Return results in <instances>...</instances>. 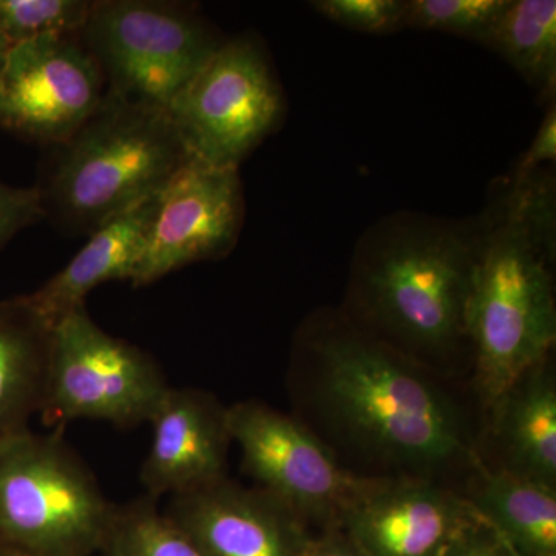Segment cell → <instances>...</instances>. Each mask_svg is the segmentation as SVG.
I'll return each mask as SVG.
<instances>
[{
  "mask_svg": "<svg viewBox=\"0 0 556 556\" xmlns=\"http://www.w3.org/2000/svg\"><path fill=\"white\" fill-rule=\"evenodd\" d=\"M170 386L152 354L115 338L86 306L51 327L42 416L47 426L78 419L121 428L149 422Z\"/></svg>",
  "mask_w": 556,
  "mask_h": 556,
  "instance_id": "8",
  "label": "cell"
},
{
  "mask_svg": "<svg viewBox=\"0 0 556 556\" xmlns=\"http://www.w3.org/2000/svg\"><path fill=\"white\" fill-rule=\"evenodd\" d=\"M89 0H0V35L11 46L47 35H79Z\"/></svg>",
  "mask_w": 556,
  "mask_h": 556,
  "instance_id": "22",
  "label": "cell"
},
{
  "mask_svg": "<svg viewBox=\"0 0 556 556\" xmlns=\"http://www.w3.org/2000/svg\"><path fill=\"white\" fill-rule=\"evenodd\" d=\"M46 218L35 186L14 188L0 181V249L13 240L21 230Z\"/></svg>",
  "mask_w": 556,
  "mask_h": 556,
  "instance_id": "24",
  "label": "cell"
},
{
  "mask_svg": "<svg viewBox=\"0 0 556 556\" xmlns=\"http://www.w3.org/2000/svg\"><path fill=\"white\" fill-rule=\"evenodd\" d=\"M228 427L244 470L303 521L338 527L367 482L343 470L308 428L268 405L249 401L228 407Z\"/></svg>",
  "mask_w": 556,
  "mask_h": 556,
  "instance_id": "9",
  "label": "cell"
},
{
  "mask_svg": "<svg viewBox=\"0 0 556 556\" xmlns=\"http://www.w3.org/2000/svg\"><path fill=\"white\" fill-rule=\"evenodd\" d=\"M407 0H316L313 9L327 20L365 35L405 30Z\"/></svg>",
  "mask_w": 556,
  "mask_h": 556,
  "instance_id": "23",
  "label": "cell"
},
{
  "mask_svg": "<svg viewBox=\"0 0 556 556\" xmlns=\"http://www.w3.org/2000/svg\"><path fill=\"white\" fill-rule=\"evenodd\" d=\"M50 149L35 188L46 218L73 236L156 195L190 161L166 110L108 90L84 126Z\"/></svg>",
  "mask_w": 556,
  "mask_h": 556,
  "instance_id": "4",
  "label": "cell"
},
{
  "mask_svg": "<svg viewBox=\"0 0 556 556\" xmlns=\"http://www.w3.org/2000/svg\"><path fill=\"white\" fill-rule=\"evenodd\" d=\"M0 556H35V555L25 554V552L17 551V548L3 546V544H0Z\"/></svg>",
  "mask_w": 556,
  "mask_h": 556,
  "instance_id": "29",
  "label": "cell"
},
{
  "mask_svg": "<svg viewBox=\"0 0 556 556\" xmlns=\"http://www.w3.org/2000/svg\"><path fill=\"white\" fill-rule=\"evenodd\" d=\"M11 43L9 40L3 38L2 35H0V70H2L3 64H5L7 56H9L10 50H11Z\"/></svg>",
  "mask_w": 556,
  "mask_h": 556,
  "instance_id": "28",
  "label": "cell"
},
{
  "mask_svg": "<svg viewBox=\"0 0 556 556\" xmlns=\"http://www.w3.org/2000/svg\"><path fill=\"white\" fill-rule=\"evenodd\" d=\"M300 343L316 358L321 408L369 455L415 470L456 463L484 470L463 415L419 364L342 314L318 318Z\"/></svg>",
  "mask_w": 556,
  "mask_h": 556,
  "instance_id": "3",
  "label": "cell"
},
{
  "mask_svg": "<svg viewBox=\"0 0 556 556\" xmlns=\"http://www.w3.org/2000/svg\"><path fill=\"white\" fill-rule=\"evenodd\" d=\"M556 160V102L547 105L544 118L541 119L535 137L529 148L519 156L514 170L506 177L510 181H525L530 175L544 169L546 164Z\"/></svg>",
  "mask_w": 556,
  "mask_h": 556,
  "instance_id": "26",
  "label": "cell"
},
{
  "mask_svg": "<svg viewBox=\"0 0 556 556\" xmlns=\"http://www.w3.org/2000/svg\"><path fill=\"white\" fill-rule=\"evenodd\" d=\"M285 112L283 87L254 33L225 38L167 110L190 160L217 169H239Z\"/></svg>",
  "mask_w": 556,
  "mask_h": 556,
  "instance_id": "7",
  "label": "cell"
},
{
  "mask_svg": "<svg viewBox=\"0 0 556 556\" xmlns=\"http://www.w3.org/2000/svg\"><path fill=\"white\" fill-rule=\"evenodd\" d=\"M493 409L503 470L556 489V383L551 357L526 371Z\"/></svg>",
  "mask_w": 556,
  "mask_h": 556,
  "instance_id": "16",
  "label": "cell"
},
{
  "mask_svg": "<svg viewBox=\"0 0 556 556\" xmlns=\"http://www.w3.org/2000/svg\"><path fill=\"white\" fill-rule=\"evenodd\" d=\"M548 556H556V554L555 555H548Z\"/></svg>",
  "mask_w": 556,
  "mask_h": 556,
  "instance_id": "30",
  "label": "cell"
},
{
  "mask_svg": "<svg viewBox=\"0 0 556 556\" xmlns=\"http://www.w3.org/2000/svg\"><path fill=\"white\" fill-rule=\"evenodd\" d=\"M484 47L517 70L541 104L555 102V0H510Z\"/></svg>",
  "mask_w": 556,
  "mask_h": 556,
  "instance_id": "19",
  "label": "cell"
},
{
  "mask_svg": "<svg viewBox=\"0 0 556 556\" xmlns=\"http://www.w3.org/2000/svg\"><path fill=\"white\" fill-rule=\"evenodd\" d=\"M439 556H522L517 548L511 546L506 536L486 522L484 518L479 517L477 521L471 522L466 529L444 548Z\"/></svg>",
  "mask_w": 556,
  "mask_h": 556,
  "instance_id": "25",
  "label": "cell"
},
{
  "mask_svg": "<svg viewBox=\"0 0 556 556\" xmlns=\"http://www.w3.org/2000/svg\"><path fill=\"white\" fill-rule=\"evenodd\" d=\"M478 219L401 211L364 230L354 248L342 316L416 364L464 350Z\"/></svg>",
  "mask_w": 556,
  "mask_h": 556,
  "instance_id": "2",
  "label": "cell"
},
{
  "mask_svg": "<svg viewBox=\"0 0 556 556\" xmlns=\"http://www.w3.org/2000/svg\"><path fill=\"white\" fill-rule=\"evenodd\" d=\"M51 325L25 299L0 302V445L30 431L46 394Z\"/></svg>",
  "mask_w": 556,
  "mask_h": 556,
  "instance_id": "17",
  "label": "cell"
},
{
  "mask_svg": "<svg viewBox=\"0 0 556 556\" xmlns=\"http://www.w3.org/2000/svg\"><path fill=\"white\" fill-rule=\"evenodd\" d=\"M477 219L467 338L479 397L492 408L555 345L554 174L501 179Z\"/></svg>",
  "mask_w": 556,
  "mask_h": 556,
  "instance_id": "1",
  "label": "cell"
},
{
  "mask_svg": "<svg viewBox=\"0 0 556 556\" xmlns=\"http://www.w3.org/2000/svg\"><path fill=\"white\" fill-rule=\"evenodd\" d=\"M166 515L201 556H306L313 541L287 504L228 478L172 496Z\"/></svg>",
  "mask_w": 556,
  "mask_h": 556,
  "instance_id": "13",
  "label": "cell"
},
{
  "mask_svg": "<svg viewBox=\"0 0 556 556\" xmlns=\"http://www.w3.org/2000/svg\"><path fill=\"white\" fill-rule=\"evenodd\" d=\"M101 556H201L156 500L148 495L116 506Z\"/></svg>",
  "mask_w": 556,
  "mask_h": 556,
  "instance_id": "20",
  "label": "cell"
},
{
  "mask_svg": "<svg viewBox=\"0 0 556 556\" xmlns=\"http://www.w3.org/2000/svg\"><path fill=\"white\" fill-rule=\"evenodd\" d=\"M306 556H365L340 527H329L324 535L313 538Z\"/></svg>",
  "mask_w": 556,
  "mask_h": 556,
  "instance_id": "27",
  "label": "cell"
},
{
  "mask_svg": "<svg viewBox=\"0 0 556 556\" xmlns=\"http://www.w3.org/2000/svg\"><path fill=\"white\" fill-rule=\"evenodd\" d=\"M510 0H407L405 28L445 33L484 46Z\"/></svg>",
  "mask_w": 556,
  "mask_h": 556,
  "instance_id": "21",
  "label": "cell"
},
{
  "mask_svg": "<svg viewBox=\"0 0 556 556\" xmlns=\"http://www.w3.org/2000/svg\"><path fill=\"white\" fill-rule=\"evenodd\" d=\"M159 193L116 215L90 233L67 266L33 294L25 295L43 320L53 327L70 311L86 306L87 295L108 281H131L155 217Z\"/></svg>",
  "mask_w": 556,
  "mask_h": 556,
  "instance_id": "15",
  "label": "cell"
},
{
  "mask_svg": "<svg viewBox=\"0 0 556 556\" xmlns=\"http://www.w3.org/2000/svg\"><path fill=\"white\" fill-rule=\"evenodd\" d=\"M152 442L142 463L148 496H179L226 478L228 407L195 388H169L149 420Z\"/></svg>",
  "mask_w": 556,
  "mask_h": 556,
  "instance_id": "14",
  "label": "cell"
},
{
  "mask_svg": "<svg viewBox=\"0 0 556 556\" xmlns=\"http://www.w3.org/2000/svg\"><path fill=\"white\" fill-rule=\"evenodd\" d=\"M104 97L101 70L79 35L40 36L11 47L0 70V126L40 144H60Z\"/></svg>",
  "mask_w": 556,
  "mask_h": 556,
  "instance_id": "10",
  "label": "cell"
},
{
  "mask_svg": "<svg viewBox=\"0 0 556 556\" xmlns=\"http://www.w3.org/2000/svg\"><path fill=\"white\" fill-rule=\"evenodd\" d=\"M244 223L239 169L190 160L159 193L144 254L130 283H155L199 262L228 257Z\"/></svg>",
  "mask_w": 556,
  "mask_h": 556,
  "instance_id": "11",
  "label": "cell"
},
{
  "mask_svg": "<svg viewBox=\"0 0 556 556\" xmlns=\"http://www.w3.org/2000/svg\"><path fill=\"white\" fill-rule=\"evenodd\" d=\"M115 510L61 430H30L0 445L3 546L35 556H93Z\"/></svg>",
  "mask_w": 556,
  "mask_h": 556,
  "instance_id": "5",
  "label": "cell"
},
{
  "mask_svg": "<svg viewBox=\"0 0 556 556\" xmlns=\"http://www.w3.org/2000/svg\"><path fill=\"white\" fill-rule=\"evenodd\" d=\"M479 517L467 497L427 479L368 478L339 527L365 556H439Z\"/></svg>",
  "mask_w": 556,
  "mask_h": 556,
  "instance_id": "12",
  "label": "cell"
},
{
  "mask_svg": "<svg viewBox=\"0 0 556 556\" xmlns=\"http://www.w3.org/2000/svg\"><path fill=\"white\" fill-rule=\"evenodd\" d=\"M522 556L556 554V489L510 473L482 470L467 497Z\"/></svg>",
  "mask_w": 556,
  "mask_h": 556,
  "instance_id": "18",
  "label": "cell"
},
{
  "mask_svg": "<svg viewBox=\"0 0 556 556\" xmlns=\"http://www.w3.org/2000/svg\"><path fill=\"white\" fill-rule=\"evenodd\" d=\"M79 39L105 90L166 112L225 40L192 3L167 0H93Z\"/></svg>",
  "mask_w": 556,
  "mask_h": 556,
  "instance_id": "6",
  "label": "cell"
}]
</instances>
